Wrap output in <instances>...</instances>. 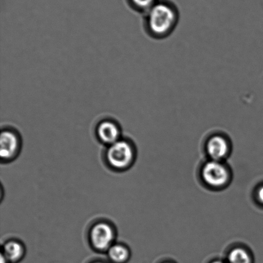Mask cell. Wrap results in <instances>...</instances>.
Masks as SVG:
<instances>
[{"label":"cell","mask_w":263,"mask_h":263,"mask_svg":"<svg viewBox=\"0 0 263 263\" xmlns=\"http://www.w3.org/2000/svg\"><path fill=\"white\" fill-rule=\"evenodd\" d=\"M179 20V12L172 5L157 2L146 12L144 29L151 38L163 40L174 32Z\"/></svg>","instance_id":"6da1fadb"},{"label":"cell","mask_w":263,"mask_h":263,"mask_svg":"<svg viewBox=\"0 0 263 263\" xmlns=\"http://www.w3.org/2000/svg\"><path fill=\"white\" fill-rule=\"evenodd\" d=\"M134 156L135 151L133 144L125 139L121 138L109 146L106 151L108 164L118 171L128 169L133 164Z\"/></svg>","instance_id":"7a4b0ae2"},{"label":"cell","mask_w":263,"mask_h":263,"mask_svg":"<svg viewBox=\"0 0 263 263\" xmlns=\"http://www.w3.org/2000/svg\"><path fill=\"white\" fill-rule=\"evenodd\" d=\"M115 238L114 228L106 222L95 224L90 230V242L97 251H107L114 244Z\"/></svg>","instance_id":"3957f363"},{"label":"cell","mask_w":263,"mask_h":263,"mask_svg":"<svg viewBox=\"0 0 263 263\" xmlns=\"http://www.w3.org/2000/svg\"><path fill=\"white\" fill-rule=\"evenodd\" d=\"M202 177L205 184L212 187L226 185L229 180V172L225 165L220 161L207 162L203 167Z\"/></svg>","instance_id":"277c9868"},{"label":"cell","mask_w":263,"mask_h":263,"mask_svg":"<svg viewBox=\"0 0 263 263\" xmlns=\"http://www.w3.org/2000/svg\"><path fill=\"white\" fill-rule=\"evenodd\" d=\"M19 135L12 129L2 130L0 136V156L3 161H10L17 155L20 148Z\"/></svg>","instance_id":"5b68a950"},{"label":"cell","mask_w":263,"mask_h":263,"mask_svg":"<svg viewBox=\"0 0 263 263\" xmlns=\"http://www.w3.org/2000/svg\"><path fill=\"white\" fill-rule=\"evenodd\" d=\"M121 128L117 122L110 118L100 121L96 127V135L102 143L108 146L121 139Z\"/></svg>","instance_id":"8992f818"},{"label":"cell","mask_w":263,"mask_h":263,"mask_svg":"<svg viewBox=\"0 0 263 263\" xmlns=\"http://www.w3.org/2000/svg\"><path fill=\"white\" fill-rule=\"evenodd\" d=\"M206 150L211 160L221 162L226 158L230 150L228 139L221 134L211 136L206 144Z\"/></svg>","instance_id":"52a82bcc"},{"label":"cell","mask_w":263,"mask_h":263,"mask_svg":"<svg viewBox=\"0 0 263 263\" xmlns=\"http://www.w3.org/2000/svg\"><path fill=\"white\" fill-rule=\"evenodd\" d=\"M2 254L9 263L17 262L24 256L25 247L20 241H9L6 242L3 247Z\"/></svg>","instance_id":"ba28073f"},{"label":"cell","mask_w":263,"mask_h":263,"mask_svg":"<svg viewBox=\"0 0 263 263\" xmlns=\"http://www.w3.org/2000/svg\"><path fill=\"white\" fill-rule=\"evenodd\" d=\"M107 253L110 261L114 263L127 262L130 256L129 250L122 244H113Z\"/></svg>","instance_id":"9c48e42d"},{"label":"cell","mask_w":263,"mask_h":263,"mask_svg":"<svg viewBox=\"0 0 263 263\" xmlns=\"http://www.w3.org/2000/svg\"><path fill=\"white\" fill-rule=\"evenodd\" d=\"M226 261L228 263H253V259L246 249L238 247L229 252Z\"/></svg>","instance_id":"30bf717a"},{"label":"cell","mask_w":263,"mask_h":263,"mask_svg":"<svg viewBox=\"0 0 263 263\" xmlns=\"http://www.w3.org/2000/svg\"><path fill=\"white\" fill-rule=\"evenodd\" d=\"M131 4L139 11L148 12L155 4L157 0H130Z\"/></svg>","instance_id":"8fae6325"},{"label":"cell","mask_w":263,"mask_h":263,"mask_svg":"<svg viewBox=\"0 0 263 263\" xmlns=\"http://www.w3.org/2000/svg\"><path fill=\"white\" fill-rule=\"evenodd\" d=\"M257 198L259 202L263 204V186L260 187L257 190Z\"/></svg>","instance_id":"7c38bea8"},{"label":"cell","mask_w":263,"mask_h":263,"mask_svg":"<svg viewBox=\"0 0 263 263\" xmlns=\"http://www.w3.org/2000/svg\"><path fill=\"white\" fill-rule=\"evenodd\" d=\"M1 263H9V261H8L5 258V257L3 256L2 254L1 257Z\"/></svg>","instance_id":"4fadbf2b"},{"label":"cell","mask_w":263,"mask_h":263,"mask_svg":"<svg viewBox=\"0 0 263 263\" xmlns=\"http://www.w3.org/2000/svg\"><path fill=\"white\" fill-rule=\"evenodd\" d=\"M210 263H228L227 261H221V260H215Z\"/></svg>","instance_id":"5bb4252c"},{"label":"cell","mask_w":263,"mask_h":263,"mask_svg":"<svg viewBox=\"0 0 263 263\" xmlns=\"http://www.w3.org/2000/svg\"><path fill=\"white\" fill-rule=\"evenodd\" d=\"M92 263H105V262L97 261V262H92Z\"/></svg>","instance_id":"9a60e30c"},{"label":"cell","mask_w":263,"mask_h":263,"mask_svg":"<svg viewBox=\"0 0 263 263\" xmlns=\"http://www.w3.org/2000/svg\"><path fill=\"white\" fill-rule=\"evenodd\" d=\"M162 263H174V262L167 261V262H162Z\"/></svg>","instance_id":"2e32d148"}]
</instances>
